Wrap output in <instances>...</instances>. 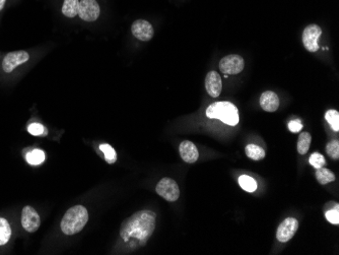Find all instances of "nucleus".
<instances>
[{
  "instance_id": "f257e3e1",
  "label": "nucleus",
  "mask_w": 339,
  "mask_h": 255,
  "mask_svg": "<svg viewBox=\"0 0 339 255\" xmlns=\"http://www.w3.org/2000/svg\"><path fill=\"white\" fill-rule=\"evenodd\" d=\"M156 229V214L139 211L126 219L120 227V238L130 248L136 249L148 243Z\"/></svg>"
},
{
  "instance_id": "f03ea898",
  "label": "nucleus",
  "mask_w": 339,
  "mask_h": 255,
  "mask_svg": "<svg viewBox=\"0 0 339 255\" xmlns=\"http://www.w3.org/2000/svg\"><path fill=\"white\" fill-rule=\"evenodd\" d=\"M88 221V212L83 206H75L69 209L62 218L61 230L67 236L79 233Z\"/></svg>"
},
{
  "instance_id": "7ed1b4c3",
  "label": "nucleus",
  "mask_w": 339,
  "mask_h": 255,
  "mask_svg": "<svg viewBox=\"0 0 339 255\" xmlns=\"http://www.w3.org/2000/svg\"><path fill=\"white\" fill-rule=\"evenodd\" d=\"M206 115L208 118L219 119L231 126H236L239 122L238 109L230 102H215L207 108Z\"/></svg>"
},
{
  "instance_id": "20e7f679",
  "label": "nucleus",
  "mask_w": 339,
  "mask_h": 255,
  "mask_svg": "<svg viewBox=\"0 0 339 255\" xmlns=\"http://www.w3.org/2000/svg\"><path fill=\"white\" fill-rule=\"evenodd\" d=\"M157 193L168 201L174 202L180 196V189L177 182L172 178H163L156 186Z\"/></svg>"
},
{
  "instance_id": "39448f33",
  "label": "nucleus",
  "mask_w": 339,
  "mask_h": 255,
  "mask_svg": "<svg viewBox=\"0 0 339 255\" xmlns=\"http://www.w3.org/2000/svg\"><path fill=\"white\" fill-rule=\"evenodd\" d=\"M101 9L96 0H79L78 16L85 22H94L98 20Z\"/></svg>"
},
{
  "instance_id": "423d86ee",
  "label": "nucleus",
  "mask_w": 339,
  "mask_h": 255,
  "mask_svg": "<svg viewBox=\"0 0 339 255\" xmlns=\"http://www.w3.org/2000/svg\"><path fill=\"white\" fill-rule=\"evenodd\" d=\"M244 59L239 55L232 54L223 57L219 61V69L224 74H239L244 69Z\"/></svg>"
},
{
  "instance_id": "0eeeda50",
  "label": "nucleus",
  "mask_w": 339,
  "mask_h": 255,
  "mask_svg": "<svg viewBox=\"0 0 339 255\" xmlns=\"http://www.w3.org/2000/svg\"><path fill=\"white\" fill-rule=\"evenodd\" d=\"M322 29L318 25H309L303 33V43L309 52H316L319 50V39Z\"/></svg>"
},
{
  "instance_id": "6e6552de",
  "label": "nucleus",
  "mask_w": 339,
  "mask_h": 255,
  "mask_svg": "<svg viewBox=\"0 0 339 255\" xmlns=\"http://www.w3.org/2000/svg\"><path fill=\"white\" fill-rule=\"evenodd\" d=\"M299 229V222L294 218L285 219L277 228L276 238L279 242L285 243L296 235Z\"/></svg>"
},
{
  "instance_id": "1a4fd4ad",
  "label": "nucleus",
  "mask_w": 339,
  "mask_h": 255,
  "mask_svg": "<svg viewBox=\"0 0 339 255\" xmlns=\"http://www.w3.org/2000/svg\"><path fill=\"white\" fill-rule=\"evenodd\" d=\"M30 56L26 51H15L10 52L6 55L3 61V69L6 73H11L14 69H16L21 64L26 63L29 60Z\"/></svg>"
},
{
  "instance_id": "9d476101",
  "label": "nucleus",
  "mask_w": 339,
  "mask_h": 255,
  "mask_svg": "<svg viewBox=\"0 0 339 255\" xmlns=\"http://www.w3.org/2000/svg\"><path fill=\"white\" fill-rule=\"evenodd\" d=\"M41 225V219L38 213L30 206L23 209L22 226L29 233H35Z\"/></svg>"
},
{
  "instance_id": "9b49d317",
  "label": "nucleus",
  "mask_w": 339,
  "mask_h": 255,
  "mask_svg": "<svg viewBox=\"0 0 339 255\" xmlns=\"http://www.w3.org/2000/svg\"><path fill=\"white\" fill-rule=\"evenodd\" d=\"M132 35L143 42H148L154 37V28L151 23L145 20H137L131 26Z\"/></svg>"
},
{
  "instance_id": "f8f14e48",
  "label": "nucleus",
  "mask_w": 339,
  "mask_h": 255,
  "mask_svg": "<svg viewBox=\"0 0 339 255\" xmlns=\"http://www.w3.org/2000/svg\"><path fill=\"white\" fill-rule=\"evenodd\" d=\"M179 151L182 160L187 164H194L199 158V152L196 145L189 140H184L180 143Z\"/></svg>"
},
{
  "instance_id": "ddd939ff",
  "label": "nucleus",
  "mask_w": 339,
  "mask_h": 255,
  "mask_svg": "<svg viewBox=\"0 0 339 255\" xmlns=\"http://www.w3.org/2000/svg\"><path fill=\"white\" fill-rule=\"evenodd\" d=\"M205 88L207 90V93L213 98H216L220 95L222 90V82L220 75L216 71L208 72L205 78Z\"/></svg>"
},
{
  "instance_id": "4468645a",
  "label": "nucleus",
  "mask_w": 339,
  "mask_h": 255,
  "mask_svg": "<svg viewBox=\"0 0 339 255\" xmlns=\"http://www.w3.org/2000/svg\"><path fill=\"white\" fill-rule=\"evenodd\" d=\"M259 103L264 111L275 112L279 107V99L274 92L266 91L261 95Z\"/></svg>"
},
{
  "instance_id": "2eb2a0df",
  "label": "nucleus",
  "mask_w": 339,
  "mask_h": 255,
  "mask_svg": "<svg viewBox=\"0 0 339 255\" xmlns=\"http://www.w3.org/2000/svg\"><path fill=\"white\" fill-rule=\"evenodd\" d=\"M79 0H64L62 5V14L67 18H74L78 15Z\"/></svg>"
},
{
  "instance_id": "dca6fc26",
  "label": "nucleus",
  "mask_w": 339,
  "mask_h": 255,
  "mask_svg": "<svg viewBox=\"0 0 339 255\" xmlns=\"http://www.w3.org/2000/svg\"><path fill=\"white\" fill-rule=\"evenodd\" d=\"M246 156L253 161H261L265 158V150L255 144H248L245 147Z\"/></svg>"
},
{
  "instance_id": "f3484780",
  "label": "nucleus",
  "mask_w": 339,
  "mask_h": 255,
  "mask_svg": "<svg viewBox=\"0 0 339 255\" xmlns=\"http://www.w3.org/2000/svg\"><path fill=\"white\" fill-rule=\"evenodd\" d=\"M311 141H312V135L309 132H302L300 134L299 140H298V151L300 155L304 156L307 154L310 149Z\"/></svg>"
},
{
  "instance_id": "a211bd4d",
  "label": "nucleus",
  "mask_w": 339,
  "mask_h": 255,
  "mask_svg": "<svg viewBox=\"0 0 339 255\" xmlns=\"http://www.w3.org/2000/svg\"><path fill=\"white\" fill-rule=\"evenodd\" d=\"M12 235V229L6 219L0 218V246L9 242Z\"/></svg>"
},
{
  "instance_id": "6ab92c4d",
  "label": "nucleus",
  "mask_w": 339,
  "mask_h": 255,
  "mask_svg": "<svg viewBox=\"0 0 339 255\" xmlns=\"http://www.w3.org/2000/svg\"><path fill=\"white\" fill-rule=\"evenodd\" d=\"M238 181H239V185L241 186V188L244 189L247 192H254L257 188L256 181L248 175H241Z\"/></svg>"
},
{
  "instance_id": "aec40b11",
  "label": "nucleus",
  "mask_w": 339,
  "mask_h": 255,
  "mask_svg": "<svg viewBox=\"0 0 339 255\" xmlns=\"http://www.w3.org/2000/svg\"><path fill=\"white\" fill-rule=\"evenodd\" d=\"M26 159L27 162L32 166L41 165L45 161V154L41 149H33L29 154H27Z\"/></svg>"
},
{
  "instance_id": "412c9836",
  "label": "nucleus",
  "mask_w": 339,
  "mask_h": 255,
  "mask_svg": "<svg viewBox=\"0 0 339 255\" xmlns=\"http://www.w3.org/2000/svg\"><path fill=\"white\" fill-rule=\"evenodd\" d=\"M316 178L318 180V182L320 184H327V183H330V182H333L335 180V175L332 171L326 169V168H320V169H317V172H316Z\"/></svg>"
},
{
  "instance_id": "4be33fe9",
  "label": "nucleus",
  "mask_w": 339,
  "mask_h": 255,
  "mask_svg": "<svg viewBox=\"0 0 339 255\" xmlns=\"http://www.w3.org/2000/svg\"><path fill=\"white\" fill-rule=\"evenodd\" d=\"M100 149L104 152L105 155V160L107 161L108 164L112 165L116 162L117 160V155H116V151L115 149L108 143H104L100 145Z\"/></svg>"
},
{
  "instance_id": "5701e85b",
  "label": "nucleus",
  "mask_w": 339,
  "mask_h": 255,
  "mask_svg": "<svg viewBox=\"0 0 339 255\" xmlns=\"http://www.w3.org/2000/svg\"><path fill=\"white\" fill-rule=\"evenodd\" d=\"M325 118L334 131H339V112L337 110H328L325 114Z\"/></svg>"
},
{
  "instance_id": "b1692460",
  "label": "nucleus",
  "mask_w": 339,
  "mask_h": 255,
  "mask_svg": "<svg viewBox=\"0 0 339 255\" xmlns=\"http://www.w3.org/2000/svg\"><path fill=\"white\" fill-rule=\"evenodd\" d=\"M326 151L331 159L338 160L339 159V141L337 139L330 141L326 146Z\"/></svg>"
},
{
  "instance_id": "393cba45",
  "label": "nucleus",
  "mask_w": 339,
  "mask_h": 255,
  "mask_svg": "<svg viewBox=\"0 0 339 255\" xmlns=\"http://www.w3.org/2000/svg\"><path fill=\"white\" fill-rule=\"evenodd\" d=\"M325 216H326V219L328 220V222H330L331 224L333 225H338L339 224V206H338V203H336V205L325 211Z\"/></svg>"
},
{
  "instance_id": "a878e982",
  "label": "nucleus",
  "mask_w": 339,
  "mask_h": 255,
  "mask_svg": "<svg viewBox=\"0 0 339 255\" xmlns=\"http://www.w3.org/2000/svg\"><path fill=\"white\" fill-rule=\"evenodd\" d=\"M309 162L316 170L323 168L326 165V160L324 156H322L321 154H318V152H314V154L310 157Z\"/></svg>"
},
{
  "instance_id": "bb28decb",
  "label": "nucleus",
  "mask_w": 339,
  "mask_h": 255,
  "mask_svg": "<svg viewBox=\"0 0 339 255\" xmlns=\"http://www.w3.org/2000/svg\"><path fill=\"white\" fill-rule=\"evenodd\" d=\"M28 131L30 134L32 135H35V136H39V135H42L44 134V131H45V128L42 124L40 123H32L28 126Z\"/></svg>"
},
{
  "instance_id": "cd10ccee",
  "label": "nucleus",
  "mask_w": 339,
  "mask_h": 255,
  "mask_svg": "<svg viewBox=\"0 0 339 255\" xmlns=\"http://www.w3.org/2000/svg\"><path fill=\"white\" fill-rule=\"evenodd\" d=\"M302 128H303V124H302L301 120H299V119L293 120V121H290L288 123V129L294 133L299 132L300 130H302Z\"/></svg>"
},
{
  "instance_id": "c85d7f7f",
  "label": "nucleus",
  "mask_w": 339,
  "mask_h": 255,
  "mask_svg": "<svg viewBox=\"0 0 339 255\" xmlns=\"http://www.w3.org/2000/svg\"><path fill=\"white\" fill-rule=\"evenodd\" d=\"M5 4H6V0H0V11H2L4 9Z\"/></svg>"
}]
</instances>
